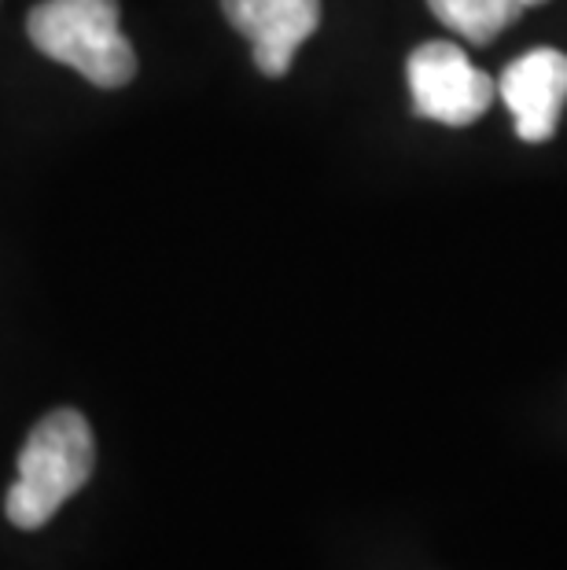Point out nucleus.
I'll list each match as a JSON object with an SVG mask.
<instances>
[{"mask_svg": "<svg viewBox=\"0 0 567 570\" xmlns=\"http://www.w3.org/2000/svg\"><path fill=\"white\" fill-rule=\"evenodd\" d=\"M27 33L38 52L100 89H123L137 75V52L118 30V0H45L30 11Z\"/></svg>", "mask_w": 567, "mask_h": 570, "instance_id": "f03ea898", "label": "nucleus"}, {"mask_svg": "<svg viewBox=\"0 0 567 570\" xmlns=\"http://www.w3.org/2000/svg\"><path fill=\"white\" fill-rule=\"evenodd\" d=\"M96 442L89 420L75 409H56L30 431L19 453V479L8 490L4 512L19 530H41L70 497L89 482Z\"/></svg>", "mask_w": 567, "mask_h": 570, "instance_id": "f257e3e1", "label": "nucleus"}, {"mask_svg": "<svg viewBox=\"0 0 567 570\" xmlns=\"http://www.w3.org/2000/svg\"><path fill=\"white\" fill-rule=\"evenodd\" d=\"M498 96L512 111L516 137L527 144H546L557 132L567 104V56L557 48L524 52L505 67Z\"/></svg>", "mask_w": 567, "mask_h": 570, "instance_id": "20e7f679", "label": "nucleus"}, {"mask_svg": "<svg viewBox=\"0 0 567 570\" xmlns=\"http://www.w3.org/2000/svg\"><path fill=\"white\" fill-rule=\"evenodd\" d=\"M409 96L420 118L442 126H472L490 111L498 85L468 63V56L450 41L420 45L405 63Z\"/></svg>", "mask_w": 567, "mask_h": 570, "instance_id": "7ed1b4c3", "label": "nucleus"}, {"mask_svg": "<svg viewBox=\"0 0 567 570\" xmlns=\"http://www.w3.org/2000/svg\"><path fill=\"white\" fill-rule=\"evenodd\" d=\"M524 8H538V4H546V0H520Z\"/></svg>", "mask_w": 567, "mask_h": 570, "instance_id": "0eeeda50", "label": "nucleus"}, {"mask_svg": "<svg viewBox=\"0 0 567 570\" xmlns=\"http://www.w3.org/2000/svg\"><path fill=\"white\" fill-rule=\"evenodd\" d=\"M222 11L255 48V67L284 78L292 59L321 27V0H222Z\"/></svg>", "mask_w": 567, "mask_h": 570, "instance_id": "39448f33", "label": "nucleus"}, {"mask_svg": "<svg viewBox=\"0 0 567 570\" xmlns=\"http://www.w3.org/2000/svg\"><path fill=\"white\" fill-rule=\"evenodd\" d=\"M428 8L442 27L472 45H490L527 11L520 0H428Z\"/></svg>", "mask_w": 567, "mask_h": 570, "instance_id": "423d86ee", "label": "nucleus"}]
</instances>
